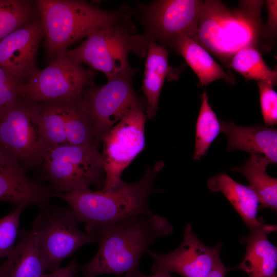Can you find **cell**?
<instances>
[{"label":"cell","mask_w":277,"mask_h":277,"mask_svg":"<svg viewBox=\"0 0 277 277\" xmlns=\"http://www.w3.org/2000/svg\"><path fill=\"white\" fill-rule=\"evenodd\" d=\"M86 233L99 244L95 256L81 268L84 277L139 272L140 260L159 238L172 233L173 226L156 214L138 215L100 224H87Z\"/></svg>","instance_id":"6da1fadb"},{"label":"cell","mask_w":277,"mask_h":277,"mask_svg":"<svg viewBox=\"0 0 277 277\" xmlns=\"http://www.w3.org/2000/svg\"><path fill=\"white\" fill-rule=\"evenodd\" d=\"M263 1H241L228 9L220 1H204L194 41L228 65L232 57L247 47L259 49L264 40L261 20Z\"/></svg>","instance_id":"7a4b0ae2"},{"label":"cell","mask_w":277,"mask_h":277,"mask_svg":"<svg viewBox=\"0 0 277 277\" xmlns=\"http://www.w3.org/2000/svg\"><path fill=\"white\" fill-rule=\"evenodd\" d=\"M44 30V46L53 59L94 31L134 13L128 6L109 11L85 1H35Z\"/></svg>","instance_id":"3957f363"},{"label":"cell","mask_w":277,"mask_h":277,"mask_svg":"<svg viewBox=\"0 0 277 277\" xmlns=\"http://www.w3.org/2000/svg\"><path fill=\"white\" fill-rule=\"evenodd\" d=\"M164 166V162L159 161L153 167H149L138 181H122L113 189L53 193V196L69 205L78 224L104 223L134 215H151L148 199L154 191V180Z\"/></svg>","instance_id":"277c9868"},{"label":"cell","mask_w":277,"mask_h":277,"mask_svg":"<svg viewBox=\"0 0 277 277\" xmlns=\"http://www.w3.org/2000/svg\"><path fill=\"white\" fill-rule=\"evenodd\" d=\"M130 18L122 19L89 34L76 48L67 50L75 61L102 72L109 80L130 66L128 56L132 52L146 56L147 47Z\"/></svg>","instance_id":"5b68a950"},{"label":"cell","mask_w":277,"mask_h":277,"mask_svg":"<svg viewBox=\"0 0 277 277\" xmlns=\"http://www.w3.org/2000/svg\"><path fill=\"white\" fill-rule=\"evenodd\" d=\"M43 163L45 177L55 193L88 190L93 185L104 187L103 161L95 145L48 148Z\"/></svg>","instance_id":"8992f818"},{"label":"cell","mask_w":277,"mask_h":277,"mask_svg":"<svg viewBox=\"0 0 277 277\" xmlns=\"http://www.w3.org/2000/svg\"><path fill=\"white\" fill-rule=\"evenodd\" d=\"M39 105L18 96L0 110V149L26 170L43 163L48 148L38 124Z\"/></svg>","instance_id":"52a82bcc"},{"label":"cell","mask_w":277,"mask_h":277,"mask_svg":"<svg viewBox=\"0 0 277 277\" xmlns=\"http://www.w3.org/2000/svg\"><path fill=\"white\" fill-rule=\"evenodd\" d=\"M137 69L130 66L108 80L102 86L93 84L86 88L82 98L89 117L95 145L101 144L105 134L132 111L146 107V101L139 97L132 86Z\"/></svg>","instance_id":"ba28073f"},{"label":"cell","mask_w":277,"mask_h":277,"mask_svg":"<svg viewBox=\"0 0 277 277\" xmlns=\"http://www.w3.org/2000/svg\"><path fill=\"white\" fill-rule=\"evenodd\" d=\"M203 3L201 0H156L137 6L135 10L145 30L143 41L147 46L155 42L169 51H174L181 35L194 40Z\"/></svg>","instance_id":"9c48e42d"},{"label":"cell","mask_w":277,"mask_h":277,"mask_svg":"<svg viewBox=\"0 0 277 277\" xmlns=\"http://www.w3.org/2000/svg\"><path fill=\"white\" fill-rule=\"evenodd\" d=\"M97 75L65 51L57 55L47 67L39 69L27 82L21 84L18 96L37 102L77 98L93 84Z\"/></svg>","instance_id":"30bf717a"},{"label":"cell","mask_w":277,"mask_h":277,"mask_svg":"<svg viewBox=\"0 0 277 277\" xmlns=\"http://www.w3.org/2000/svg\"><path fill=\"white\" fill-rule=\"evenodd\" d=\"M78 224L70 207L48 205L41 209L32 227L37 233L47 271L59 269L62 261L80 248L96 242Z\"/></svg>","instance_id":"8fae6325"},{"label":"cell","mask_w":277,"mask_h":277,"mask_svg":"<svg viewBox=\"0 0 277 277\" xmlns=\"http://www.w3.org/2000/svg\"><path fill=\"white\" fill-rule=\"evenodd\" d=\"M145 108L132 111L104 136L101 154L105 176L104 190L116 187L124 170L145 147Z\"/></svg>","instance_id":"7c38bea8"},{"label":"cell","mask_w":277,"mask_h":277,"mask_svg":"<svg viewBox=\"0 0 277 277\" xmlns=\"http://www.w3.org/2000/svg\"><path fill=\"white\" fill-rule=\"evenodd\" d=\"M222 245L210 248L204 245L192 229L186 225L181 244L173 251L160 254L149 249L146 254L152 258L151 271L170 273L175 272L183 277H207L218 261Z\"/></svg>","instance_id":"4fadbf2b"},{"label":"cell","mask_w":277,"mask_h":277,"mask_svg":"<svg viewBox=\"0 0 277 277\" xmlns=\"http://www.w3.org/2000/svg\"><path fill=\"white\" fill-rule=\"evenodd\" d=\"M43 38L39 15L0 41V67L19 83L27 82L39 70L36 58Z\"/></svg>","instance_id":"5bb4252c"},{"label":"cell","mask_w":277,"mask_h":277,"mask_svg":"<svg viewBox=\"0 0 277 277\" xmlns=\"http://www.w3.org/2000/svg\"><path fill=\"white\" fill-rule=\"evenodd\" d=\"M53 193L38 182L30 179L26 170L11 155L0 149V201L18 206L49 205Z\"/></svg>","instance_id":"9a60e30c"},{"label":"cell","mask_w":277,"mask_h":277,"mask_svg":"<svg viewBox=\"0 0 277 277\" xmlns=\"http://www.w3.org/2000/svg\"><path fill=\"white\" fill-rule=\"evenodd\" d=\"M221 132L228 140L227 151L242 150L266 157L271 164L277 162V130L273 127H242L232 121L220 120Z\"/></svg>","instance_id":"2e32d148"},{"label":"cell","mask_w":277,"mask_h":277,"mask_svg":"<svg viewBox=\"0 0 277 277\" xmlns=\"http://www.w3.org/2000/svg\"><path fill=\"white\" fill-rule=\"evenodd\" d=\"M169 51L155 42L148 44L142 90L146 98L145 114L152 118L158 109V103L165 81L177 80L180 68L169 65Z\"/></svg>","instance_id":"e0dca14e"},{"label":"cell","mask_w":277,"mask_h":277,"mask_svg":"<svg viewBox=\"0 0 277 277\" xmlns=\"http://www.w3.org/2000/svg\"><path fill=\"white\" fill-rule=\"evenodd\" d=\"M276 229V226L264 224L251 230L245 238V255L235 268L246 272L248 277H277V249L267 238Z\"/></svg>","instance_id":"ac0fdd59"},{"label":"cell","mask_w":277,"mask_h":277,"mask_svg":"<svg viewBox=\"0 0 277 277\" xmlns=\"http://www.w3.org/2000/svg\"><path fill=\"white\" fill-rule=\"evenodd\" d=\"M207 186L212 191L224 195L250 230L264 225L257 218L259 199L249 186L240 184L224 173L210 178Z\"/></svg>","instance_id":"d6986e66"},{"label":"cell","mask_w":277,"mask_h":277,"mask_svg":"<svg viewBox=\"0 0 277 277\" xmlns=\"http://www.w3.org/2000/svg\"><path fill=\"white\" fill-rule=\"evenodd\" d=\"M18 243L10 256L8 277H44L47 271L35 229L19 231Z\"/></svg>","instance_id":"ffe728a7"},{"label":"cell","mask_w":277,"mask_h":277,"mask_svg":"<svg viewBox=\"0 0 277 277\" xmlns=\"http://www.w3.org/2000/svg\"><path fill=\"white\" fill-rule=\"evenodd\" d=\"M174 51L183 57L197 75L202 86L223 78L229 83H233L210 53L190 37L185 35L179 36Z\"/></svg>","instance_id":"44dd1931"},{"label":"cell","mask_w":277,"mask_h":277,"mask_svg":"<svg viewBox=\"0 0 277 277\" xmlns=\"http://www.w3.org/2000/svg\"><path fill=\"white\" fill-rule=\"evenodd\" d=\"M270 164L264 156L251 153L242 166L233 168L231 171L242 174L248 180V186L259 199L260 209L269 208L276 211L277 179L267 174L266 171Z\"/></svg>","instance_id":"7402d4cb"},{"label":"cell","mask_w":277,"mask_h":277,"mask_svg":"<svg viewBox=\"0 0 277 277\" xmlns=\"http://www.w3.org/2000/svg\"><path fill=\"white\" fill-rule=\"evenodd\" d=\"M64 101L39 102L38 124L48 148L68 144Z\"/></svg>","instance_id":"603a6c76"},{"label":"cell","mask_w":277,"mask_h":277,"mask_svg":"<svg viewBox=\"0 0 277 277\" xmlns=\"http://www.w3.org/2000/svg\"><path fill=\"white\" fill-rule=\"evenodd\" d=\"M227 68L242 75L247 81L265 82L276 85L277 72L270 68L263 60L260 49L247 47L239 51L230 60Z\"/></svg>","instance_id":"cb8c5ba5"},{"label":"cell","mask_w":277,"mask_h":277,"mask_svg":"<svg viewBox=\"0 0 277 277\" xmlns=\"http://www.w3.org/2000/svg\"><path fill=\"white\" fill-rule=\"evenodd\" d=\"M64 105L68 144L95 145L91 123L82 95L65 100Z\"/></svg>","instance_id":"d4e9b609"},{"label":"cell","mask_w":277,"mask_h":277,"mask_svg":"<svg viewBox=\"0 0 277 277\" xmlns=\"http://www.w3.org/2000/svg\"><path fill=\"white\" fill-rule=\"evenodd\" d=\"M38 16L35 1L0 0V41Z\"/></svg>","instance_id":"484cf974"},{"label":"cell","mask_w":277,"mask_h":277,"mask_svg":"<svg viewBox=\"0 0 277 277\" xmlns=\"http://www.w3.org/2000/svg\"><path fill=\"white\" fill-rule=\"evenodd\" d=\"M195 125V151L193 159L198 161L205 155L212 143L221 132L220 121L208 102L205 91Z\"/></svg>","instance_id":"4316f807"},{"label":"cell","mask_w":277,"mask_h":277,"mask_svg":"<svg viewBox=\"0 0 277 277\" xmlns=\"http://www.w3.org/2000/svg\"><path fill=\"white\" fill-rule=\"evenodd\" d=\"M27 206H16L6 215L0 216V260L7 259L16 245L20 216Z\"/></svg>","instance_id":"83f0119b"},{"label":"cell","mask_w":277,"mask_h":277,"mask_svg":"<svg viewBox=\"0 0 277 277\" xmlns=\"http://www.w3.org/2000/svg\"><path fill=\"white\" fill-rule=\"evenodd\" d=\"M261 112L266 126L277 124V93L273 86L265 82H258Z\"/></svg>","instance_id":"f1b7e54d"},{"label":"cell","mask_w":277,"mask_h":277,"mask_svg":"<svg viewBox=\"0 0 277 277\" xmlns=\"http://www.w3.org/2000/svg\"><path fill=\"white\" fill-rule=\"evenodd\" d=\"M20 84L0 67V110L17 98Z\"/></svg>","instance_id":"f546056e"},{"label":"cell","mask_w":277,"mask_h":277,"mask_svg":"<svg viewBox=\"0 0 277 277\" xmlns=\"http://www.w3.org/2000/svg\"><path fill=\"white\" fill-rule=\"evenodd\" d=\"M266 4L268 11V19L266 26L264 27V40L274 38L277 32V1L267 0Z\"/></svg>","instance_id":"4dcf8cb0"},{"label":"cell","mask_w":277,"mask_h":277,"mask_svg":"<svg viewBox=\"0 0 277 277\" xmlns=\"http://www.w3.org/2000/svg\"><path fill=\"white\" fill-rule=\"evenodd\" d=\"M79 269L80 266L74 258L66 266L46 273L44 277H74Z\"/></svg>","instance_id":"1f68e13d"},{"label":"cell","mask_w":277,"mask_h":277,"mask_svg":"<svg viewBox=\"0 0 277 277\" xmlns=\"http://www.w3.org/2000/svg\"><path fill=\"white\" fill-rule=\"evenodd\" d=\"M232 268H227L219 259L207 277H225Z\"/></svg>","instance_id":"d6a6232c"},{"label":"cell","mask_w":277,"mask_h":277,"mask_svg":"<svg viewBox=\"0 0 277 277\" xmlns=\"http://www.w3.org/2000/svg\"><path fill=\"white\" fill-rule=\"evenodd\" d=\"M10 268L9 261L7 260L0 264V277H8Z\"/></svg>","instance_id":"836d02e7"},{"label":"cell","mask_w":277,"mask_h":277,"mask_svg":"<svg viewBox=\"0 0 277 277\" xmlns=\"http://www.w3.org/2000/svg\"><path fill=\"white\" fill-rule=\"evenodd\" d=\"M136 277H172V276L171 275V273H170L163 272V271H158V272L153 273V274L151 275H146L138 272L136 274Z\"/></svg>","instance_id":"e575fe53"},{"label":"cell","mask_w":277,"mask_h":277,"mask_svg":"<svg viewBox=\"0 0 277 277\" xmlns=\"http://www.w3.org/2000/svg\"><path fill=\"white\" fill-rule=\"evenodd\" d=\"M137 273V272L127 273V274H125L123 277H136ZM93 277H96V276H93ZM118 277H122V276H118Z\"/></svg>","instance_id":"d590c367"}]
</instances>
